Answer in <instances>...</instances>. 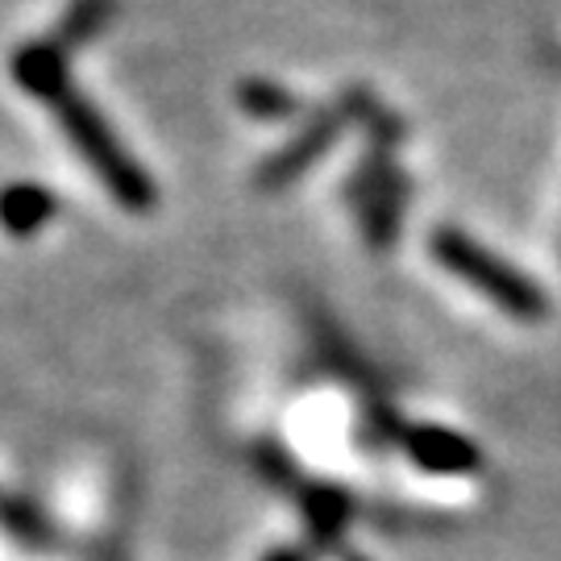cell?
<instances>
[{
    "mask_svg": "<svg viewBox=\"0 0 561 561\" xmlns=\"http://www.w3.org/2000/svg\"><path fill=\"white\" fill-rule=\"evenodd\" d=\"M50 104H55V113H59L62 129H67V134H71V141L80 146L83 159L101 171L104 187H108V192H113L125 208L146 213V208L154 204V187H150V180L141 175L138 162L121 150V141L113 138V129L101 121V113H96L88 101H80L71 88H62Z\"/></svg>",
    "mask_w": 561,
    "mask_h": 561,
    "instance_id": "6da1fadb",
    "label": "cell"
},
{
    "mask_svg": "<svg viewBox=\"0 0 561 561\" xmlns=\"http://www.w3.org/2000/svg\"><path fill=\"white\" fill-rule=\"evenodd\" d=\"M433 254H437V262H442L445 271H454L461 283H470L474 291L491 296L503 312H512V317H520V321H541L545 312H549V304H545L537 283H528L516 266H507L503 259L486 254L479 241L458 233V229H442V233L433 238Z\"/></svg>",
    "mask_w": 561,
    "mask_h": 561,
    "instance_id": "7a4b0ae2",
    "label": "cell"
},
{
    "mask_svg": "<svg viewBox=\"0 0 561 561\" xmlns=\"http://www.w3.org/2000/svg\"><path fill=\"white\" fill-rule=\"evenodd\" d=\"M408 454L433 474H466L479 466V449L449 433V428H412L408 433Z\"/></svg>",
    "mask_w": 561,
    "mask_h": 561,
    "instance_id": "3957f363",
    "label": "cell"
},
{
    "mask_svg": "<svg viewBox=\"0 0 561 561\" xmlns=\"http://www.w3.org/2000/svg\"><path fill=\"white\" fill-rule=\"evenodd\" d=\"M55 196L38 187V183H13L0 192V225L13 233V238H30L38 233L42 225L55 217Z\"/></svg>",
    "mask_w": 561,
    "mask_h": 561,
    "instance_id": "277c9868",
    "label": "cell"
},
{
    "mask_svg": "<svg viewBox=\"0 0 561 561\" xmlns=\"http://www.w3.org/2000/svg\"><path fill=\"white\" fill-rule=\"evenodd\" d=\"M13 76L34 96L55 101L62 88H67V59H62L59 46H30V50H21L18 59H13Z\"/></svg>",
    "mask_w": 561,
    "mask_h": 561,
    "instance_id": "5b68a950",
    "label": "cell"
},
{
    "mask_svg": "<svg viewBox=\"0 0 561 561\" xmlns=\"http://www.w3.org/2000/svg\"><path fill=\"white\" fill-rule=\"evenodd\" d=\"M337 125H341L337 117L312 121V125H308V134H304V138L296 141V146H291V150H283L279 159H271V167L262 171V175H266L262 183H266V187H275V183L291 180L296 171H304V167L317 159L321 150H329V141L337 138Z\"/></svg>",
    "mask_w": 561,
    "mask_h": 561,
    "instance_id": "8992f818",
    "label": "cell"
},
{
    "mask_svg": "<svg viewBox=\"0 0 561 561\" xmlns=\"http://www.w3.org/2000/svg\"><path fill=\"white\" fill-rule=\"evenodd\" d=\"M241 104H245L250 117H262V121H279L296 108V101H291L283 88H275V83H266V80L245 83V88H241Z\"/></svg>",
    "mask_w": 561,
    "mask_h": 561,
    "instance_id": "52a82bcc",
    "label": "cell"
},
{
    "mask_svg": "<svg viewBox=\"0 0 561 561\" xmlns=\"http://www.w3.org/2000/svg\"><path fill=\"white\" fill-rule=\"evenodd\" d=\"M104 13H108V9H104V0H83L80 9H76V18H71V25H67V34L76 38V34L96 30V25L104 21Z\"/></svg>",
    "mask_w": 561,
    "mask_h": 561,
    "instance_id": "ba28073f",
    "label": "cell"
},
{
    "mask_svg": "<svg viewBox=\"0 0 561 561\" xmlns=\"http://www.w3.org/2000/svg\"><path fill=\"white\" fill-rule=\"evenodd\" d=\"M271 561H304V558H300V553H275Z\"/></svg>",
    "mask_w": 561,
    "mask_h": 561,
    "instance_id": "9c48e42d",
    "label": "cell"
}]
</instances>
